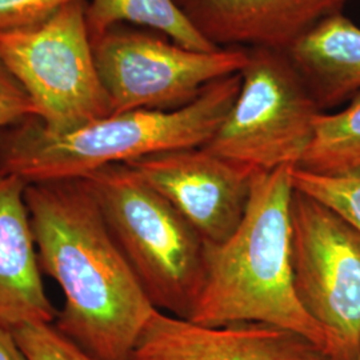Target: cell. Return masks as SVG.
Returning <instances> with one entry per match:
<instances>
[{
	"label": "cell",
	"mask_w": 360,
	"mask_h": 360,
	"mask_svg": "<svg viewBox=\"0 0 360 360\" xmlns=\"http://www.w3.org/2000/svg\"><path fill=\"white\" fill-rule=\"evenodd\" d=\"M39 264L65 306L53 326L95 360H131L156 309L108 230L87 181L28 183Z\"/></svg>",
	"instance_id": "1"
},
{
	"label": "cell",
	"mask_w": 360,
	"mask_h": 360,
	"mask_svg": "<svg viewBox=\"0 0 360 360\" xmlns=\"http://www.w3.org/2000/svg\"><path fill=\"white\" fill-rule=\"evenodd\" d=\"M294 168L255 172L239 227L227 240L207 243L205 281L187 321L211 327L270 323L304 335L338 360L331 338L296 295L291 247Z\"/></svg>",
	"instance_id": "2"
},
{
	"label": "cell",
	"mask_w": 360,
	"mask_h": 360,
	"mask_svg": "<svg viewBox=\"0 0 360 360\" xmlns=\"http://www.w3.org/2000/svg\"><path fill=\"white\" fill-rule=\"evenodd\" d=\"M240 74L207 86L176 110H131L53 134L30 117L0 134V167L27 183L79 179L99 168L205 147L231 110Z\"/></svg>",
	"instance_id": "3"
},
{
	"label": "cell",
	"mask_w": 360,
	"mask_h": 360,
	"mask_svg": "<svg viewBox=\"0 0 360 360\" xmlns=\"http://www.w3.org/2000/svg\"><path fill=\"white\" fill-rule=\"evenodd\" d=\"M83 179L155 309L188 319L205 281L206 240L126 163Z\"/></svg>",
	"instance_id": "4"
},
{
	"label": "cell",
	"mask_w": 360,
	"mask_h": 360,
	"mask_svg": "<svg viewBox=\"0 0 360 360\" xmlns=\"http://www.w3.org/2000/svg\"><path fill=\"white\" fill-rule=\"evenodd\" d=\"M86 7V0H77L34 26L0 31V60L53 134L112 114L95 63Z\"/></svg>",
	"instance_id": "5"
},
{
	"label": "cell",
	"mask_w": 360,
	"mask_h": 360,
	"mask_svg": "<svg viewBox=\"0 0 360 360\" xmlns=\"http://www.w3.org/2000/svg\"><path fill=\"white\" fill-rule=\"evenodd\" d=\"M322 112L287 52L252 49L231 110L205 148L257 171L297 167Z\"/></svg>",
	"instance_id": "6"
},
{
	"label": "cell",
	"mask_w": 360,
	"mask_h": 360,
	"mask_svg": "<svg viewBox=\"0 0 360 360\" xmlns=\"http://www.w3.org/2000/svg\"><path fill=\"white\" fill-rule=\"evenodd\" d=\"M92 46L112 114L184 107L248 62L245 49L195 51L154 31L126 26L107 30Z\"/></svg>",
	"instance_id": "7"
},
{
	"label": "cell",
	"mask_w": 360,
	"mask_h": 360,
	"mask_svg": "<svg viewBox=\"0 0 360 360\" xmlns=\"http://www.w3.org/2000/svg\"><path fill=\"white\" fill-rule=\"evenodd\" d=\"M291 247L296 295L334 343L338 360L360 349V233L318 199L294 190Z\"/></svg>",
	"instance_id": "8"
},
{
	"label": "cell",
	"mask_w": 360,
	"mask_h": 360,
	"mask_svg": "<svg viewBox=\"0 0 360 360\" xmlns=\"http://www.w3.org/2000/svg\"><path fill=\"white\" fill-rule=\"evenodd\" d=\"M126 165L165 196L210 245L227 240L239 227L257 172L205 147L151 155Z\"/></svg>",
	"instance_id": "9"
},
{
	"label": "cell",
	"mask_w": 360,
	"mask_h": 360,
	"mask_svg": "<svg viewBox=\"0 0 360 360\" xmlns=\"http://www.w3.org/2000/svg\"><path fill=\"white\" fill-rule=\"evenodd\" d=\"M131 360H335L304 335L262 322L202 326L156 309Z\"/></svg>",
	"instance_id": "10"
},
{
	"label": "cell",
	"mask_w": 360,
	"mask_h": 360,
	"mask_svg": "<svg viewBox=\"0 0 360 360\" xmlns=\"http://www.w3.org/2000/svg\"><path fill=\"white\" fill-rule=\"evenodd\" d=\"M199 32L219 49L287 52L351 0H178Z\"/></svg>",
	"instance_id": "11"
},
{
	"label": "cell",
	"mask_w": 360,
	"mask_h": 360,
	"mask_svg": "<svg viewBox=\"0 0 360 360\" xmlns=\"http://www.w3.org/2000/svg\"><path fill=\"white\" fill-rule=\"evenodd\" d=\"M26 180L0 167V326L53 323L26 202Z\"/></svg>",
	"instance_id": "12"
},
{
	"label": "cell",
	"mask_w": 360,
	"mask_h": 360,
	"mask_svg": "<svg viewBox=\"0 0 360 360\" xmlns=\"http://www.w3.org/2000/svg\"><path fill=\"white\" fill-rule=\"evenodd\" d=\"M323 112L360 92V27L345 13L324 19L287 51Z\"/></svg>",
	"instance_id": "13"
},
{
	"label": "cell",
	"mask_w": 360,
	"mask_h": 360,
	"mask_svg": "<svg viewBox=\"0 0 360 360\" xmlns=\"http://www.w3.org/2000/svg\"><path fill=\"white\" fill-rule=\"evenodd\" d=\"M86 19L91 39L124 23L154 31L195 51H215L183 11L178 0H90Z\"/></svg>",
	"instance_id": "14"
},
{
	"label": "cell",
	"mask_w": 360,
	"mask_h": 360,
	"mask_svg": "<svg viewBox=\"0 0 360 360\" xmlns=\"http://www.w3.org/2000/svg\"><path fill=\"white\" fill-rule=\"evenodd\" d=\"M299 168L330 176L360 175V92L346 107L322 112Z\"/></svg>",
	"instance_id": "15"
},
{
	"label": "cell",
	"mask_w": 360,
	"mask_h": 360,
	"mask_svg": "<svg viewBox=\"0 0 360 360\" xmlns=\"http://www.w3.org/2000/svg\"><path fill=\"white\" fill-rule=\"evenodd\" d=\"M292 181L296 190L333 208L360 233V175L330 176L295 167Z\"/></svg>",
	"instance_id": "16"
},
{
	"label": "cell",
	"mask_w": 360,
	"mask_h": 360,
	"mask_svg": "<svg viewBox=\"0 0 360 360\" xmlns=\"http://www.w3.org/2000/svg\"><path fill=\"white\" fill-rule=\"evenodd\" d=\"M13 334L28 360H95L53 323H30L15 328Z\"/></svg>",
	"instance_id": "17"
},
{
	"label": "cell",
	"mask_w": 360,
	"mask_h": 360,
	"mask_svg": "<svg viewBox=\"0 0 360 360\" xmlns=\"http://www.w3.org/2000/svg\"><path fill=\"white\" fill-rule=\"evenodd\" d=\"M30 117H38L35 105L16 77L0 60V134Z\"/></svg>",
	"instance_id": "18"
},
{
	"label": "cell",
	"mask_w": 360,
	"mask_h": 360,
	"mask_svg": "<svg viewBox=\"0 0 360 360\" xmlns=\"http://www.w3.org/2000/svg\"><path fill=\"white\" fill-rule=\"evenodd\" d=\"M77 0H0V31L34 26Z\"/></svg>",
	"instance_id": "19"
},
{
	"label": "cell",
	"mask_w": 360,
	"mask_h": 360,
	"mask_svg": "<svg viewBox=\"0 0 360 360\" xmlns=\"http://www.w3.org/2000/svg\"><path fill=\"white\" fill-rule=\"evenodd\" d=\"M0 360H28L13 330L0 326Z\"/></svg>",
	"instance_id": "20"
},
{
	"label": "cell",
	"mask_w": 360,
	"mask_h": 360,
	"mask_svg": "<svg viewBox=\"0 0 360 360\" xmlns=\"http://www.w3.org/2000/svg\"><path fill=\"white\" fill-rule=\"evenodd\" d=\"M355 360H360V349L359 352H358V355H356V358H355Z\"/></svg>",
	"instance_id": "21"
}]
</instances>
